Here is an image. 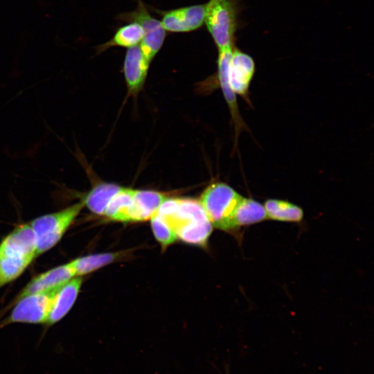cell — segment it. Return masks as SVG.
Returning <instances> with one entry per match:
<instances>
[{"label":"cell","instance_id":"obj_1","mask_svg":"<svg viewBox=\"0 0 374 374\" xmlns=\"http://www.w3.org/2000/svg\"><path fill=\"white\" fill-rule=\"evenodd\" d=\"M36 256L29 223L17 226L0 242V287L17 278Z\"/></svg>","mask_w":374,"mask_h":374},{"label":"cell","instance_id":"obj_2","mask_svg":"<svg viewBox=\"0 0 374 374\" xmlns=\"http://www.w3.org/2000/svg\"><path fill=\"white\" fill-rule=\"evenodd\" d=\"M161 218L177 238L190 244L206 245L213 231V225L199 202L193 199L178 198L176 208Z\"/></svg>","mask_w":374,"mask_h":374},{"label":"cell","instance_id":"obj_3","mask_svg":"<svg viewBox=\"0 0 374 374\" xmlns=\"http://www.w3.org/2000/svg\"><path fill=\"white\" fill-rule=\"evenodd\" d=\"M242 197L228 184L214 182L203 191L199 202L213 226L231 231H235L233 215Z\"/></svg>","mask_w":374,"mask_h":374},{"label":"cell","instance_id":"obj_4","mask_svg":"<svg viewBox=\"0 0 374 374\" xmlns=\"http://www.w3.org/2000/svg\"><path fill=\"white\" fill-rule=\"evenodd\" d=\"M83 208L84 204L80 201L60 211L36 217L29 223L35 236L37 256L57 244Z\"/></svg>","mask_w":374,"mask_h":374},{"label":"cell","instance_id":"obj_5","mask_svg":"<svg viewBox=\"0 0 374 374\" xmlns=\"http://www.w3.org/2000/svg\"><path fill=\"white\" fill-rule=\"evenodd\" d=\"M204 24L218 51L235 46L237 10L231 0H209L206 3Z\"/></svg>","mask_w":374,"mask_h":374},{"label":"cell","instance_id":"obj_6","mask_svg":"<svg viewBox=\"0 0 374 374\" xmlns=\"http://www.w3.org/2000/svg\"><path fill=\"white\" fill-rule=\"evenodd\" d=\"M60 286L27 295L15 302L13 310L0 327L13 323H46L53 297Z\"/></svg>","mask_w":374,"mask_h":374},{"label":"cell","instance_id":"obj_7","mask_svg":"<svg viewBox=\"0 0 374 374\" xmlns=\"http://www.w3.org/2000/svg\"><path fill=\"white\" fill-rule=\"evenodd\" d=\"M119 19L128 22L135 21L142 26L145 35L139 47L150 62L161 49L166 35L161 21L152 17L141 1L134 11L121 14Z\"/></svg>","mask_w":374,"mask_h":374},{"label":"cell","instance_id":"obj_8","mask_svg":"<svg viewBox=\"0 0 374 374\" xmlns=\"http://www.w3.org/2000/svg\"><path fill=\"white\" fill-rule=\"evenodd\" d=\"M218 52L224 53L226 79L231 89L235 95L249 100V88L255 72L253 58L235 46Z\"/></svg>","mask_w":374,"mask_h":374},{"label":"cell","instance_id":"obj_9","mask_svg":"<svg viewBox=\"0 0 374 374\" xmlns=\"http://www.w3.org/2000/svg\"><path fill=\"white\" fill-rule=\"evenodd\" d=\"M205 12L206 3L179 8L163 12L161 22L166 31L190 32L204 24Z\"/></svg>","mask_w":374,"mask_h":374},{"label":"cell","instance_id":"obj_10","mask_svg":"<svg viewBox=\"0 0 374 374\" xmlns=\"http://www.w3.org/2000/svg\"><path fill=\"white\" fill-rule=\"evenodd\" d=\"M75 276L70 262L57 266L33 278L17 295L15 302L27 295L57 287Z\"/></svg>","mask_w":374,"mask_h":374},{"label":"cell","instance_id":"obj_11","mask_svg":"<svg viewBox=\"0 0 374 374\" xmlns=\"http://www.w3.org/2000/svg\"><path fill=\"white\" fill-rule=\"evenodd\" d=\"M150 63L139 46L127 49L123 64V72L129 93L136 94L143 87Z\"/></svg>","mask_w":374,"mask_h":374},{"label":"cell","instance_id":"obj_12","mask_svg":"<svg viewBox=\"0 0 374 374\" xmlns=\"http://www.w3.org/2000/svg\"><path fill=\"white\" fill-rule=\"evenodd\" d=\"M82 284V276H75L58 287L46 322L48 326L60 321L67 314L76 301Z\"/></svg>","mask_w":374,"mask_h":374},{"label":"cell","instance_id":"obj_13","mask_svg":"<svg viewBox=\"0 0 374 374\" xmlns=\"http://www.w3.org/2000/svg\"><path fill=\"white\" fill-rule=\"evenodd\" d=\"M166 198V196L160 192L134 189L130 222L150 220Z\"/></svg>","mask_w":374,"mask_h":374},{"label":"cell","instance_id":"obj_14","mask_svg":"<svg viewBox=\"0 0 374 374\" xmlns=\"http://www.w3.org/2000/svg\"><path fill=\"white\" fill-rule=\"evenodd\" d=\"M121 188L112 183L97 182L83 195L81 201L93 213L104 215L108 204Z\"/></svg>","mask_w":374,"mask_h":374},{"label":"cell","instance_id":"obj_15","mask_svg":"<svg viewBox=\"0 0 374 374\" xmlns=\"http://www.w3.org/2000/svg\"><path fill=\"white\" fill-rule=\"evenodd\" d=\"M267 219L264 205L253 199L242 197L235 210L232 222L235 230Z\"/></svg>","mask_w":374,"mask_h":374},{"label":"cell","instance_id":"obj_16","mask_svg":"<svg viewBox=\"0 0 374 374\" xmlns=\"http://www.w3.org/2000/svg\"><path fill=\"white\" fill-rule=\"evenodd\" d=\"M145 33L142 26L135 21L119 28L114 37L97 47L98 53L113 46L130 48L139 44L144 37Z\"/></svg>","mask_w":374,"mask_h":374},{"label":"cell","instance_id":"obj_17","mask_svg":"<svg viewBox=\"0 0 374 374\" xmlns=\"http://www.w3.org/2000/svg\"><path fill=\"white\" fill-rule=\"evenodd\" d=\"M267 218L280 222H299L303 218V209L288 201L268 199L264 203Z\"/></svg>","mask_w":374,"mask_h":374},{"label":"cell","instance_id":"obj_18","mask_svg":"<svg viewBox=\"0 0 374 374\" xmlns=\"http://www.w3.org/2000/svg\"><path fill=\"white\" fill-rule=\"evenodd\" d=\"M134 190L122 187L108 204L104 215L114 221L130 222Z\"/></svg>","mask_w":374,"mask_h":374},{"label":"cell","instance_id":"obj_19","mask_svg":"<svg viewBox=\"0 0 374 374\" xmlns=\"http://www.w3.org/2000/svg\"><path fill=\"white\" fill-rule=\"evenodd\" d=\"M120 252L102 253L79 257L70 262L75 276H82L113 262Z\"/></svg>","mask_w":374,"mask_h":374},{"label":"cell","instance_id":"obj_20","mask_svg":"<svg viewBox=\"0 0 374 374\" xmlns=\"http://www.w3.org/2000/svg\"><path fill=\"white\" fill-rule=\"evenodd\" d=\"M150 220L154 235L163 249L177 240L175 233L159 216L155 214Z\"/></svg>","mask_w":374,"mask_h":374},{"label":"cell","instance_id":"obj_21","mask_svg":"<svg viewBox=\"0 0 374 374\" xmlns=\"http://www.w3.org/2000/svg\"><path fill=\"white\" fill-rule=\"evenodd\" d=\"M226 374H229V370H228V368L226 369Z\"/></svg>","mask_w":374,"mask_h":374}]
</instances>
